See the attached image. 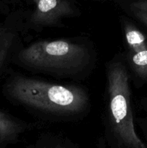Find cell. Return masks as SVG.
Segmentation results:
<instances>
[{
	"label": "cell",
	"mask_w": 147,
	"mask_h": 148,
	"mask_svg": "<svg viewBox=\"0 0 147 148\" xmlns=\"http://www.w3.org/2000/svg\"><path fill=\"white\" fill-rule=\"evenodd\" d=\"M7 90L12 99L24 106L57 115L81 114L89 104L87 94L79 87L25 77L12 79Z\"/></svg>",
	"instance_id": "6da1fadb"
},
{
	"label": "cell",
	"mask_w": 147,
	"mask_h": 148,
	"mask_svg": "<svg viewBox=\"0 0 147 148\" xmlns=\"http://www.w3.org/2000/svg\"><path fill=\"white\" fill-rule=\"evenodd\" d=\"M90 53L87 48L69 40H39L18 54L23 66L33 70L56 74H75L89 63Z\"/></svg>",
	"instance_id": "7a4b0ae2"
},
{
	"label": "cell",
	"mask_w": 147,
	"mask_h": 148,
	"mask_svg": "<svg viewBox=\"0 0 147 148\" xmlns=\"http://www.w3.org/2000/svg\"><path fill=\"white\" fill-rule=\"evenodd\" d=\"M107 78L108 116L115 140L122 148H147L135 131L126 68L121 62H112Z\"/></svg>",
	"instance_id": "3957f363"
},
{
	"label": "cell",
	"mask_w": 147,
	"mask_h": 148,
	"mask_svg": "<svg viewBox=\"0 0 147 148\" xmlns=\"http://www.w3.org/2000/svg\"><path fill=\"white\" fill-rule=\"evenodd\" d=\"M35 8L30 23L37 27L57 26L65 17L73 16L75 9L69 0H33Z\"/></svg>",
	"instance_id": "277c9868"
},
{
	"label": "cell",
	"mask_w": 147,
	"mask_h": 148,
	"mask_svg": "<svg viewBox=\"0 0 147 148\" xmlns=\"http://www.w3.org/2000/svg\"><path fill=\"white\" fill-rule=\"evenodd\" d=\"M24 130V126L6 113L0 111V144L17 138Z\"/></svg>",
	"instance_id": "5b68a950"
},
{
	"label": "cell",
	"mask_w": 147,
	"mask_h": 148,
	"mask_svg": "<svg viewBox=\"0 0 147 148\" xmlns=\"http://www.w3.org/2000/svg\"><path fill=\"white\" fill-rule=\"evenodd\" d=\"M124 31L128 52H135L147 49V39L135 26L128 22L124 23Z\"/></svg>",
	"instance_id": "8992f818"
},
{
	"label": "cell",
	"mask_w": 147,
	"mask_h": 148,
	"mask_svg": "<svg viewBox=\"0 0 147 148\" xmlns=\"http://www.w3.org/2000/svg\"><path fill=\"white\" fill-rule=\"evenodd\" d=\"M130 62L134 72L147 82V49L135 52H128Z\"/></svg>",
	"instance_id": "52a82bcc"
},
{
	"label": "cell",
	"mask_w": 147,
	"mask_h": 148,
	"mask_svg": "<svg viewBox=\"0 0 147 148\" xmlns=\"http://www.w3.org/2000/svg\"><path fill=\"white\" fill-rule=\"evenodd\" d=\"M14 34L0 25V70L4 66L12 46Z\"/></svg>",
	"instance_id": "ba28073f"
},
{
	"label": "cell",
	"mask_w": 147,
	"mask_h": 148,
	"mask_svg": "<svg viewBox=\"0 0 147 148\" xmlns=\"http://www.w3.org/2000/svg\"><path fill=\"white\" fill-rule=\"evenodd\" d=\"M130 10L135 18L147 27V0H138L130 4Z\"/></svg>",
	"instance_id": "9c48e42d"
},
{
	"label": "cell",
	"mask_w": 147,
	"mask_h": 148,
	"mask_svg": "<svg viewBox=\"0 0 147 148\" xmlns=\"http://www.w3.org/2000/svg\"><path fill=\"white\" fill-rule=\"evenodd\" d=\"M35 148H73L61 142H49L37 145Z\"/></svg>",
	"instance_id": "30bf717a"
}]
</instances>
